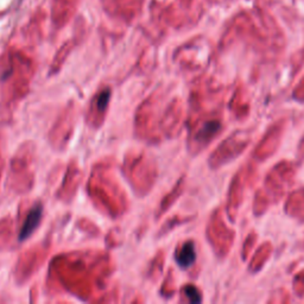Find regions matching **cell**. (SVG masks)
Wrapping results in <instances>:
<instances>
[{
	"instance_id": "1",
	"label": "cell",
	"mask_w": 304,
	"mask_h": 304,
	"mask_svg": "<svg viewBox=\"0 0 304 304\" xmlns=\"http://www.w3.org/2000/svg\"><path fill=\"white\" fill-rule=\"evenodd\" d=\"M41 217H42V209L39 206L31 210L30 214L28 215L27 220H25L24 224H23L21 234H19V239L21 240L28 239V237H29L31 233L35 231L37 224L39 223Z\"/></svg>"
},
{
	"instance_id": "2",
	"label": "cell",
	"mask_w": 304,
	"mask_h": 304,
	"mask_svg": "<svg viewBox=\"0 0 304 304\" xmlns=\"http://www.w3.org/2000/svg\"><path fill=\"white\" fill-rule=\"evenodd\" d=\"M195 258L196 253L194 245H193V243H187L186 245L183 246V249H181L180 254H178L177 257V261L182 268H189L195 261Z\"/></svg>"
},
{
	"instance_id": "3",
	"label": "cell",
	"mask_w": 304,
	"mask_h": 304,
	"mask_svg": "<svg viewBox=\"0 0 304 304\" xmlns=\"http://www.w3.org/2000/svg\"><path fill=\"white\" fill-rule=\"evenodd\" d=\"M186 294L187 296L189 297V300L192 301L193 303H197L201 301L200 294H198V291L196 290L194 286H187L186 288Z\"/></svg>"
}]
</instances>
